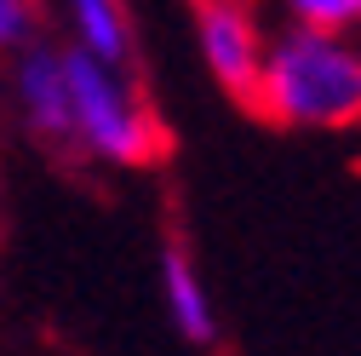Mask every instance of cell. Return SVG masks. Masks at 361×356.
<instances>
[{"mask_svg": "<svg viewBox=\"0 0 361 356\" xmlns=\"http://www.w3.org/2000/svg\"><path fill=\"white\" fill-rule=\"evenodd\" d=\"M12 98L18 115L35 138H47L58 150H75V104H69V69L58 47H23L12 69Z\"/></svg>", "mask_w": 361, "mask_h": 356, "instance_id": "obj_4", "label": "cell"}, {"mask_svg": "<svg viewBox=\"0 0 361 356\" xmlns=\"http://www.w3.org/2000/svg\"><path fill=\"white\" fill-rule=\"evenodd\" d=\"M161 299H166L172 333L184 339V345H195V350L218 345V304H212V287H207L201 264L190 259V247L178 242V236L161 247Z\"/></svg>", "mask_w": 361, "mask_h": 356, "instance_id": "obj_5", "label": "cell"}, {"mask_svg": "<svg viewBox=\"0 0 361 356\" xmlns=\"http://www.w3.org/2000/svg\"><path fill=\"white\" fill-rule=\"evenodd\" d=\"M29 40V0H0V52Z\"/></svg>", "mask_w": 361, "mask_h": 356, "instance_id": "obj_8", "label": "cell"}, {"mask_svg": "<svg viewBox=\"0 0 361 356\" xmlns=\"http://www.w3.org/2000/svg\"><path fill=\"white\" fill-rule=\"evenodd\" d=\"M69 104H75V150L109 167H155L166 155V126L121 64H104L80 47H63Z\"/></svg>", "mask_w": 361, "mask_h": 356, "instance_id": "obj_2", "label": "cell"}, {"mask_svg": "<svg viewBox=\"0 0 361 356\" xmlns=\"http://www.w3.org/2000/svg\"><path fill=\"white\" fill-rule=\"evenodd\" d=\"M63 23H69V47L92 52V58H104V64L132 69L138 35H132L126 0H63Z\"/></svg>", "mask_w": 361, "mask_h": 356, "instance_id": "obj_6", "label": "cell"}, {"mask_svg": "<svg viewBox=\"0 0 361 356\" xmlns=\"http://www.w3.org/2000/svg\"><path fill=\"white\" fill-rule=\"evenodd\" d=\"M269 35H264V18H258V0H195V52H201V69L218 81V93L235 98L241 109H252V98H258Z\"/></svg>", "mask_w": 361, "mask_h": 356, "instance_id": "obj_3", "label": "cell"}, {"mask_svg": "<svg viewBox=\"0 0 361 356\" xmlns=\"http://www.w3.org/2000/svg\"><path fill=\"white\" fill-rule=\"evenodd\" d=\"M252 115L293 132L361 126V29L281 23L269 35Z\"/></svg>", "mask_w": 361, "mask_h": 356, "instance_id": "obj_1", "label": "cell"}, {"mask_svg": "<svg viewBox=\"0 0 361 356\" xmlns=\"http://www.w3.org/2000/svg\"><path fill=\"white\" fill-rule=\"evenodd\" d=\"M281 23H315V29H361V0H269Z\"/></svg>", "mask_w": 361, "mask_h": 356, "instance_id": "obj_7", "label": "cell"}]
</instances>
